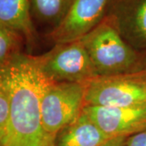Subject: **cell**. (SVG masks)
<instances>
[{
	"instance_id": "1",
	"label": "cell",
	"mask_w": 146,
	"mask_h": 146,
	"mask_svg": "<svg viewBox=\"0 0 146 146\" xmlns=\"http://www.w3.org/2000/svg\"><path fill=\"white\" fill-rule=\"evenodd\" d=\"M10 94V114L4 146H55V136L45 130L41 101L51 81L42 72L37 56L20 53L2 67Z\"/></svg>"
},
{
	"instance_id": "2",
	"label": "cell",
	"mask_w": 146,
	"mask_h": 146,
	"mask_svg": "<svg viewBox=\"0 0 146 146\" xmlns=\"http://www.w3.org/2000/svg\"><path fill=\"white\" fill-rule=\"evenodd\" d=\"M80 40L98 76H109L141 71L136 51L106 18Z\"/></svg>"
},
{
	"instance_id": "3",
	"label": "cell",
	"mask_w": 146,
	"mask_h": 146,
	"mask_svg": "<svg viewBox=\"0 0 146 146\" xmlns=\"http://www.w3.org/2000/svg\"><path fill=\"white\" fill-rule=\"evenodd\" d=\"M146 105V70L97 76L86 84L84 106L130 107Z\"/></svg>"
},
{
	"instance_id": "4",
	"label": "cell",
	"mask_w": 146,
	"mask_h": 146,
	"mask_svg": "<svg viewBox=\"0 0 146 146\" xmlns=\"http://www.w3.org/2000/svg\"><path fill=\"white\" fill-rule=\"evenodd\" d=\"M37 59L42 72L52 82L87 84L98 76L80 39L56 44Z\"/></svg>"
},
{
	"instance_id": "5",
	"label": "cell",
	"mask_w": 146,
	"mask_h": 146,
	"mask_svg": "<svg viewBox=\"0 0 146 146\" xmlns=\"http://www.w3.org/2000/svg\"><path fill=\"white\" fill-rule=\"evenodd\" d=\"M85 91L86 84L49 83L41 101L42 124L49 134L56 136L80 115Z\"/></svg>"
},
{
	"instance_id": "6",
	"label": "cell",
	"mask_w": 146,
	"mask_h": 146,
	"mask_svg": "<svg viewBox=\"0 0 146 146\" xmlns=\"http://www.w3.org/2000/svg\"><path fill=\"white\" fill-rule=\"evenodd\" d=\"M110 0H72L61 24L50 33L56 44L81 39L106 17Z\"/></svg>"
},
{
	"instance_id": "7",
	"label": "cell",
	"mask_w": 146,
	"mask_h": 146,
	"mask_svg": "<svg viewBox=\"0 0 146 146\" xmlns=\"http://www.w3.org/2000/svg\"><path fill=\"white\" fill-rule=\"evenodd\" d=\"M83 111L110 139L128 137L146 129V105L130 107L84 106Z\"/></svg>"
},
{
	"instance_id": "8",
	"label": "cell",
	"mask_w": 146,
	"mask_h": 146,
	"mask_svg": "<svg viewBox=\"0 0 146 146\" xmlns=\"http://www.w3.org/2000/svg\"><path fill=\"white\" fill-rule=\"evenodd\" d=\"M105 18L132 48L146 46V0H110Z\"/></svg>"
},
{
	"instance_id": "9",
	"label": "cell",
	"mask_w": 146,
	"mask_h": 146,
	"mask_svg": "<svg viewBox=\"0 0 146 146\" xmlns=\"http://www.w3.org/2000/svg\"><path fill=\"white\" fill-rule=\"evenodd\" d=\"M110 139L82 110L76 119L58 132L55 146H101Z\"/></svg>"
},
{
	"instance_id": "10",
	"label": "cell",
	"mask_w": 146,
	"mask_h": 146,
	"mask_svg": "<svg viewBox=\"0 0 146 146\" xmlns=\"http://www.w3.org/2000/svg\"><path fill=\"white\" fill-rule=\"evenodd\" d=\"M0 25L32 42L35 30L30 0H0Z\"/></svg>"
},
{
	"instance_id": "11",
	"label": "cell",
	"mask_w": 146,
	"mask_h": 146,
	"mask_svg": "<svg viewBox=\"0 0 146 146\" xmlns=\"http://www.w3.org/2000/svg\"><path fill=\"white\" fill-rule=\"evenodd\" d=\"M72 0H30L32 14L54 29L63 21Z\"/></svg>"
},
{
	"instance_id": "12",
	"label": "cell",
	"mask_w": 146,
	"mask_h": 146,
	"mask_svg": "<svg viewBox=\"0 0 146 146\" xmlns=\"http://www.w3.org/2000/svg\"><path fill=\"white\" fill-rule=\"evenodd\" d=\"M23 38L19 33L0 25V68L5 66L12 58L21 53Z\"/></svg>"
},
{
	"instance_id": "13",
	"label": "cell",
	"mask_w": 146,
	"mask_h": 146,
	"mask_svg": "<svg viewBox=\"0 0 146 146\" xmlns=\"http://www.w3.org/2000/svg\"><path fill=\"white\" fill-rule=\"evenodd\" d=\"M10 114V94L4 76L0 68V127L7 126Z\"/></svg>"
},
{
	"instance_id": "14",
	"label": "cell",
	"mask_w": 146,
	"mask_h": 146,
	"mask_svg": "<svg viewBox=\"0 0 146 146\" xmlns=\"http://www.w3.org/2000/svg\"><path fill=\"white\" fill-rule=\"evenodd\" d=\"M126 146H146V129L127 137Z\"/></svg>"
},
{
	"instance_id": "15",
	"label": "cell",
	"mask_w": 146,
	"mask_h": 146,
	"mask_svg": "<svg viewBox=\"0 0 146 146\" xmlns=\"http://www.w3.org/2000/svg\"><path fill=\"white\" fill-rule=\"evenodd\" d=\"M127 137H116L111 138L101 146H126Z\"/></svg>"
},
{
	"instance_id": "16",
	"label": "cell",
	"mask_w": 146,
	"mask_h": 146,
	"mask_svg": "<svg viewBox=\"0 0 146 146\" xmlns=\"http://www.w3.org/2000/svg\"><path fill=\"white\" fill-rule=\"evenodd\" d=\"M5 131L6 130L4 128H1V127H0V142L2 141V139L3 138L4 135H5Z\"/></svg>"
},
{
	"instance_id": "17",
	"label": "cell",
	"mask_w": 146,
	"mask_h": 146,
	"mask_svg": "<svg viewBox=\"0 0 146 146\" xmlns=\"http://www.w3.org/2000/svg\"><path fill=\"white\" fill-rule=\"evenodd\" d=\"M145 69L146 70V59H145Z\"/></svg>"
},
{
	"instance_id": "18",
	"label": "cell",
	"mask_w": 146,
	"mask_h": 146,
	"mask_svg": "<svg viewBox=\"0 0 146 146\" xmlns=\"http://www.w3.org/2000/svg\"><path fill=\"white\" fill-rule=\"evenodd\" d=\"M0 146H4V145H2V144H1V142H0Z\"/></svg>"
}]
</instances>
